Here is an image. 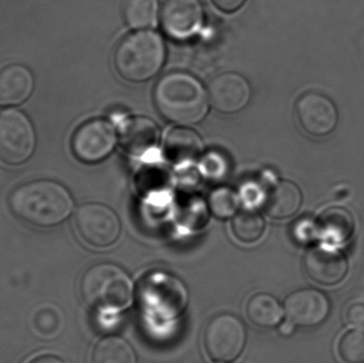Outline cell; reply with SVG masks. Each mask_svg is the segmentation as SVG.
Segmentation results:
<instances>
[{
	"label": "cell",
	"mask_w": 364,
	"mask_h": 363,
	"mask_svg": "<svg viewBox=\"0 0 364 363\" xmlns=\"http://www.w3.org/2000/svg\"><path fill=\"white\" fill-rule=\"evenodd\" d=\"M75 226L80 238L91 246L105 249L119 240L122 226L117 213L102 204H85L77 211Z\"/></svg>",
	"instance_id": "ba28073f"
},
{
	"label": "cell",
	"mask_w": 364,
	"mask_h": 363,
	"mask_svg": "<svg viewBox=\"0 0 364 363\" xmlns=\"http://www.w3.org/2000/svg\"><path fill=\"white\" fill-rule=\"evenodd\" d=\"M208 95L212 106L222 113H237L243 110L250 100V83L237 72H224L211 81Z\"/></svg>",
	"instance_id": "4fadbf2b"
},
{
	"label": "cell",
	"mask_w": 364,
	"mask_h": 363,
	"mask_svg": "<svg viewBox=\"0 0 364 363\" xmlns=\"http://www.w3.org/2000/svg\"><path fill=\"white\" fill-rule=\"evenodd\" d=\"M231 228L240 242L252 244L262 238L265 222L256 211H241L233 217Z\"/></svg>",
	"instance_id": "603a6c76"
},
{
	"label": "cell",
	"mask_w": 364,
	"mask_h": 363,
	"mask_svg": "<svg viewBox=\"0 0 364 363\" xmlns=\"http://www.w3.org/2000/svg\"><path fill=\"white\" fill-rule=\"evenodd\" d=\"M288 321L301 327H314L328 317L331 305L324 293L316 289H301L291 293L284 300Z\"/></svg>",
	"instance_id": "7c38bea8"
},
{
	"label": "cell",
	"mask_w": 364,
	"mask_h": 363,
	"mask_svg": "<svg viewBox=\"0 0 364 363\" xmlns=\"http://www.w3.org/2000/svg\"><path fill=\"white\" fill-rule=\"evenodd\" d=\"M212 2L223 12L232 13L242 8L246 0H212Z\"/></svg>",
	"instance_id": "f546056e"
},
{
	"label": "cell",
	"mask_w": 364,
	"mask_h": 363,
	"mask_svg": "<svg viewBox=\"0 0 364 363\" xmlns=\"http://www.w3.org/2000/svg\"><path fill=\"white\" fill-rule=\"evenodd\" d=\"M138 302L147 315L172 321L181 317L188 302V293L181 279L168 273L147 275L138 289Z\"/></svg>",
	"instance_id": "5b68a950"
},
{
	"label": "cell",
	"mask_w": 364,
	"mask_h": 363,
	"mask_svg": "<svg viewBox=\"0 0 364 363\" xmlns=\"http://www.w3.org/2000/svg\"><path fill=\"white\" fill-rule=\"evenodd\" d=\"M36 134L28 117L19 111L0 113V160L10 166L23 163L31 157Z\"/></svg>",
	"instance_id": "52a82bcc"
},
{
	"label": "cell",
	"mask_w": 364,
	"mask_h": 363,
	"mask_svg": "<svg viewBox=\"0 0 364 363\" xmlns=\"http://www.w3.org/2000/svg\"><path fill=\"white\" fill-rule=\"evenodd\" d=\"M158 15V0H126L124 6V17L132 29L144 30L153 27Z\"/></svg>",
	"instance_id": "7402d4cb"
},
{
	"label": "cell",
	"mask_w": 364,
	"mask_h": 363,
	"mask_svg": "<svg viewBox=\"0 0 364 363\" xmlns=\"http://www.w3.org/2000/svg\"><path fill=\"white\" fill-rule=\"evenodd\" d=\"M29 363H63L60 358L53 355H42L34 358Z\"/></svg>",
	"instance_id": "4dcf8cb0"
},
{
	"label": "cell",
	"mask_w": 364,
	"mask_h": 363,
	"mask_svg": "<svg viewBox=\"0 0 364 363\" xmlns=\"http://www.w3.org/2000/svg\"><path fill=\"white\" fill-rule=\"evenodd\" d=\"M83 302L95 310L117 313L129 306L134 285L127 273L113 264H98L81 277Z\"/></svg>",
	"instance_id": "277c9868"
},
{
	"label": "cell",
	"mask_w": 364,
	"mask_h": 363,
	"mask_svg": "<svg viewBox=\"0 0 364 363\" xmlns=\"http://www.w3.org/2000/svg\"><path fill=\"white\" fill-rule=\"evenodd\" d=\"M166 50L159 34L139 30L117 44L113 62L117 74L130 82H145L164 67Z\"/></svg>",
	"instance_id": "3957f363"
},
{
	"label": "cell",
	"mask_w": 364,
	"mask_h": 363,
	"mask_svg": "<svg viewBox=\"0 0 364 363\" xmlns=\"http://www.w3.org/2000/svg\"><path fill=\"white\" fill-rule=\"evenodd\" d=\"M203 170L209 178H220L226 173V162L218 153H211L203 159Z\"/></svg>",
	"instance_id": "4316f807"
},
{
	"label": "cell",
	"mask_w": 364,
	"mask_h": 363,
	"mask_svg": "<svg viewBox=\"0 0 364 363\" xmlns=\"http://www.w3.org/2000/svg\"><path fill=\"white\" fill-rule=\"evenodd\" d=\"M346 321L354 327H364V303H354L346 309Z\"/></svg>",
	"instance_id": "f1b7e54d"
},
{
	"label": "cell",
	"mask_w": 364,
	"mask_h": 363,
	"mask_svg": "<svg viewBox=\"0 0 364 363\" xmlns=\"http://www.w3.org/2000/svg\"><path fill=\"white\" fill-rule=\"evenodd\" d=\"M301 128L310 136H325L337 127L338 110L331 98L316 92L304 94L295 106Z\"/></svg>",
	"instance_id": "30bf717a"
},
{
	"label": "cell",
	"mask_w": 364,
	"mask_h": 363,
	"mask_svg": "<svg viewBox=\"0 0 364 363\" xmlns=\"http://www.w3.org/2000/svg\"><path fill=\"white\" fill-rule=\"evenodd\" d=\"M310 278L323 286H336L348 274V264L343 254L335 249L316 246L309 249L304 259Z\"/></svg>",
	"instance_id": "5bb4252c"
},
{
	"label": "cell",
	"mask_w": 364,
	"mask_h": 363,
	"mask_svg": "<svg viewBox=\"0 0 364 363\" xmlns=\"http://www.w3.org/2000/svg\"><path fill=\"white\" fill-rule=\"evenodd\" d=\"M10 207L19 220L30 225L53 227L70 215L73 200L68 190L55 181L36 180L13 191Z\"/></svg>",
	"instance_id": "7a4b0ae2"
},
{
	"label": "cell",
	"mask_w": 364,
	"mask_h": 363,
	"mask_svg": "<svg viewBox=\"0 0 364 363\" xmlns=\"http://www.w3.org/2000/svg\"><path fill=\"white\" fill-rule=\"evenodd\" d=\"M246 315L255 325L261 328H272L279 325L284 309L271 294L258 293L252 296L246 306Z\"/></svg>",
	"instance_id": "d6986e66"
},
{
	"label": "cell",
	"mask_w": 364,
	"mask_h": 363,
	"mask_svg": "<svg viewBox=\"0 0 364 363\" xmlns=\"http://www.w3.org/2000/svg\"><path fill=\"white\" fill-rule=\"evenodd\" d=\"M318 230L323 237L335 243L348 241L354 232V220L343 208H329L318 217Z\"/></svg>",
	"instance_id": "ffe728a7"
},
{
	"label": "cell",
	"mask_w": 364,
	"mask_h": 363,
	"mask_svg": "<svg viewBox=\"0 0 364 363\" xmlns=\"http://www.w3.org/2000/svg\"><path fill=\"white\" fill-rule=\"evenodd\" d=\"M239 204L237 194L228 188H218L209 196L210 211L218 219L225 220L235 217Z\"/></svg>",
	"instance_id": "484cf974"
},
{
	"label": "cell",
	"mask_w": 364,
	"mask_h": 363,
	"mask_svg": "<svg viewBox=\"0 0 364 363\" xmlns=\"http://www.w3.org/2000/svg\"><path fill=\"white\" fill-rule=\"evenodd\" d=\"M154 100L162 117L181 126L203 121L210 102L200 81L182 72H168L161 77L154 91Z\"/></svg>",
	"instance_id": "6da1fadb"
},
{
	"label": "cell",
	"mask_w": 364,
	"mask_h": 363,
	"mask_svg": "<svg viewBox=\"0 0 364 363\" xmlns=\"http://www.w3.org/2000/svg\"><path fill=\"white\" fill-rule=\"evenodd\" d=\"M203 4L199 0H166L161 9V26L174 40H188L200 30Z\"/></svg>",
	"instance_id": "8fae6325"
},
{
	"label": "cell",
	"mask_w": 364,
	"mask_h": 363,
	"mask_svg": "<svg viewBox=\"0 0 364 363\" xmlns=\"http://www.w3.org/2000/svg\"><path fill=\"white\" fill-rule=\"evenodd\" d=\"M139 191L145 195H155L166 191L170 187V173L160 164H151L140 170L138 174Z\"/></svg>",
	"instance_id": "cb8c5ba5"
},
{
	"label": "cell",
	"mask_w": 364,
	"mask_h": 363,
	"mask_svg": "<svg viewBox=\"0 0 364 363\" xmlns=\"http://www.w3.org/2000/svg\"><path fill=\"white\" fill-rule=\"evenodd\" d=\"M159 127L153 119L134 117L122 126L119 141L126 153L132 157L142 158L153 153L160 142Z\"/></svg>",
	"instance_id": "9a60e30c"
},
{
	"label": "cell",
	"mask_w": 364,
	"mask_h": 363,
	"mask_svg": "<svg viewBox=\"0 0 364 363\" xmlns=\"http://www.w3.org/2000/svg\"><path fill=\"white\" fill-rule=\"evenodd\" d=\"M340 357L346 363H364V327H354L340 339Z\"/></svg>",
	"instance_id": "d4e9b609"
},
{
	"label": "cell",
	"mask_w": 364,
	"mask_h": 363,
	"mask_svg": "<svg viewBox=\"0 0 364 363\" xmlns=\"http://www.w3.org/2000/svg\"><path fill=\"white\" fill-rule=\"evenodd\" d=\"M203 151V141L196 131L186 127L170 130L164 141V155L174 166L192 163L200 158Z\"/></svg>",
	"instance_id": "2e32d148"
},
{
	"label": "cell",
	"mask_w": 364,
	"mask_h": 363,
	"mask_svg": "<svg viewBox=\"0 0 364 363\" xmlns=\"http://www.w3.org/2000/svg\"><path fill=\"white\" fill-rule=\"evenodd\" d=\"M303 195L291 181H280L269 189L263 200L265 213L272 219L284 220L293 217L301 208Z\"/></svg>",
	"instance_id": "ac0fdd59"
},
{
	"label": "cell",
	"mask_w": 364,
	"mask_h": 363,
	"mask_svg": "<svg viewBox=\"0 0 364 363\" xmlns=\"http://www.w3.org/2000/svg\"><path fill=\"white\" fill-rule=\"evenodd\" d=\"M208 356L218 363H230L241 356L246 345V330L241 320L229 313L216 315L203 335Z\"/></svg>",
	"instance_id": "8992f818"
},
{
	"label": "cell",
	"mask_w": 364,
	"mask_h": 363,
	"mask_svg": "<svg viewBox=\"0 0 364 363\" xmlns=\"http://www.w3.org/2000/svg\"><path fill=\"white\" fill-rule=\"evenodd\" d=\"M318 232V225H316V223H312V222H309L308 220L299 222L294 226V229H293V234H294L295 239L299 241H303V242L314 240V237H316Z\"/></svg>",
	"instance_id": "83f0119b"
},
{
	"label": "cell",
	"mask_w": 364,
	"mask_h": 363,
	"mask_svg": "<svg viewBox=\"0 0 364 363\" xmlns=\"http://www.w3.org/2000/svg\"><path fill=\"white\" fill-rule=\"evenodd\" d=\"M33 89L31 72L21 64H9L0 70V107L25 102Z\"/></svg>",
	"instance_id": "e0dca14e"
},
{
	"label": "cell",
	"mask_w": 364,
	"mask_h": 363,
	"mask_svg": "<svg viewBox=\"0 0 364 363\" xmlns=\"http://www.w3.org/2000/svg\"><path fill=\"white\" fill-rule=\"evenodd\" d=\"M92 363H138L136 352L129 342L121 337L110 336L96 345Z\"/></svg>",
	"instance_id": "44dd1931"
},
{
	"label": "cell",
	"mask_w": 364,
	"mask_h": 363,
	"mask_svg": "<svg viewBox=\"0 0 364 363\" xmlns=\"http://www.w3.org/2000/svg\"><path fill=\"white\" fill-rule=\"evenodd\" d=\"M117 142V132L110 123L91 119L77 128L72 138V151L83 163H98L114 151Z\"/></svg>",
	"instance_id": "9c48e42d"
}]
</instances>
